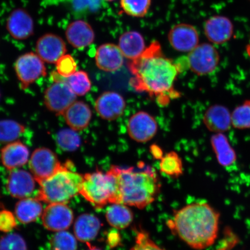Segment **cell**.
<instances>
[{"instance_id": "cell-1", "label": "cell", "mask_w": 250, "mask_h": 250, "mask_svg": "<svg viewBox=\"0 0 250 250\" xmlns=\"http://www.w3.org/2000/svg\"><path fill=\"white\" fill-rule=\"evenodd\" d=\"M128 67L133 76L130 85L137 92L155 97L162 105L176 96L178 93L173 87L180 68L166 57L158 42H152L142 56L128 63Z\"/></svg>"}, {"instance_id": "cell-2", "label": "cell", "mask_w": 250, "mask_h": 250, "mask_svg": "<svg viewBox=\"0 0 250 250\" xmlns=\"http://www.w3.org/2000/svg\"><path fill=\"white\" fill-rule=\"evenodd\" d=\"M220 217V213L208 203L199 202L177 211L167 226L190 248L203 250L216 240Z\"/></svg>"}, {"instance_id": "cell-3", "label": "cell", "mask_w": 250, "mask_h": 250, "mask_svg": "<svg viewBox=\"0 0 250 250\" xmlns=\"http://www.w3.org/2000/svg\"><path fill=\"white\" fill-rule=\"evenodd\" d=\"M112 167L118 176L121 203L143 209L155 201L161 186L154 168L143 162L136 167Z\"/></svg>"}, {"instance_id": "cell-4", "label": "cell", "mask_w": 250, "mask_h": 250, "mask_svg": "<svg viewBox=\"0 0 250 250\" xmlns=\"http://www.w3.org/2000/svg\"><path fill=\"white\" fill-rule=\"evenodd\" d=\"M80 194L97 209L121 203L118 179L113 167L105 173L96 170L84 175Z\"/></svg>"}, {"instance_id": "cell-5", "label": "cell", "mask_w": 250, "mask_h": 250, "mask_svg": "<svg viewBox=\"0 0 250 250\" xmlns=\"http://www.w3.org/2000/svg\"><path fill=\"white\" fill-rule=\"evenodd\" d=\"M70 164L62 165L53 176L39 183L37 199L51 203H65L80 193L83 176L71 170Z\"/></svg>"}, {"instance_id": "cell-6", "label": "cell", "mask_w": 250, "mask_h": 250, "mask_svg": "<svg viewBox=\"0 0 250 250\" xmlns=\"http://www.w3.org/2000/svg\"><path fill=\"white\" fill-rule=\"evenodd\" d=\"M15 71L23 89L47 74L44 62L33 52L26 53L17 59L15 63Z\"/></svg>"}, {"instance_id": "cell-7", "label": "cell", "mask_w": 250, "mask_h": 250, "mask_svg": "<svg viewBox=\"0 0 250 250\" xmlns=\"http://www.w3.org/2000/svg\"><path fill=\"white\" fill-rule=\"evenodd\" d=\"M220 55L213 46L202 43L189 52L187 63L193 73L198 76H206L212 73L220 62Z\"/></svg>"}, {"instance_id": "cell-8", "label": "cell", "mask_w": 250, "mask_h": 250, "mask_svg": "<svg viewBox=\"0 0 250 250\" xmlns=\"http://www.w3.org/2000/svg\"><path fill=\"white\" fill-rule=\"evenodd\" d=\"M77 96L66 83L59 81L54 82L45 90L43 101L48 110L62 115L76 102Z\"/></svg>"}, {"instance_id": "cell-9", "label": "cell", "mask_w": 250, "mask_h": 250, "mask_svg": "<svg viewBox=\"0 0 250 250\" xmlns=\"http://www.w3.org/2000/svg\"><path fill=\"white\" fill-rule=\"evenodd\" d=\"M29 166L31 173L39 183L53 176L62 167L57 155L47 148L36 149L31 155Z\"/></svg>"}, {"instance_id": "cell-10", "label": "cell", "mask_w": 250, "mask_h": 250, "mask_svg": "<svg viewBox=\"0 0 250 250\" xmlns=\"http://www.w3.org/2000/svg\"><path fill=\"white\" fill-rule=\"evenodd\" d=\"M127 129L131 139L143 143L154 138L157 133L158 126L152 115L145 111H139L130 118Z\"/></svg>"}, {"instance_id": "cell-11", "label": "cell", "mask_w": 250, "mask_h": 250, "mask_svg": "<svg viewBox=\"0 0 250 250\" xmlns=\"http://www.w3.org/2000/svg\"><path fill=\"white\" fill-rule=\"evenodd\" d=\"M73 212L65 203H51L42 214L43 226L46 229L61 232L68 229L73 223Z\"/></svg>"}, {"instance_id": "cell-12", "label": "cell", "mask_w": 250, "mask_h": 250, "mask_svg": "<svg viewBox=\"0 0 250 250\" xmlns=\"http://www.w3.org/2000/svg\"><path fill=\"white\" fill-rule=\"evenodd\" d=\"M170 45L177 51L190 52L198 45V31L192 25L181 23L175 25L168 34Z\"/></svg>"}, {"instance_id": "cell-13", "label": "cell", "mask_w": 250, "mask_h": 250, "mask_svg": "<svg viewBox=\"0 0 250 250\" xmlns=\"http://www.w3.org/2000/svg\"><path fill=\"white\" fill-rule=\"evenodd\" d=\"M126 102L124 97L115 92H105L98 97L95 102V109L103 120L112 121L123 115Z\"/></svg>"}, {"instance_id": "cell-14", "label": "cell", "mask_w": 250, "mask_h": 250, "mask_svg": "<svg viewBox=\"0 0 250 250\" xmlns=\"http://www.w3.org/2000/svg\"><path fill=\"white\" fill-rule=\"evenodd\" d=\"M36 49L37 54L43 62L52 64H56L67 51L64 41L52 33L41 37L37 42Z\"/></svg>"}, {"instance_id": "cell-15", "label": "cell", "mask_w": 250, "mask_h": 250, "mask_svg": "<svg viewBox=\"0 0 250 250\" xmlns=\"http://www.w3.org/2000/svg\"><path fill=\"white\" fill-rule=\"evenodd\" d=\"M7 29L14 39L24 40L34 33V21L30 15L23 9H16L9 15Z\"/></svg>"}, {"instance_id": "cell-16", "label": "cell", "mask_w": 250, "mask_h": 250, "mask_svg": "<svg viewBox=\"0 0 250 250\" xmlns=\"http://www.w3.org/2000/svg\"><path fill=\"white\" fill-rule=\"evenodd\" d=\"M95 62L100 70L114 72L123 67L124 56L118 46L114 43H104L97 49Z\"/></svg>"}, {"instance_id": "cell-17", "label": "cell", "mask_w": 250, "mask_h": 250, "mask_svg": "<svg viewBox=\"0 0 250 250\" xmlns=\"http://www.w3.org/2000/svg\"><path fill=\"white\" fill-rule=\"evenodd\" d=\"M35 179L26 170L17 168L12 170L9 174L7 184V189L14 198H27L35 188Z\"/></svg>"}, {"instance_id": "cell-18", "label": "cell", "mask_w": 250, "mask_h": 250, "mask_svg": "<svg viewBox=\"0 0 250 250\" xmlns=\"http://www.w3.org/2000/svg\"><path fill=\"white\" fill-rule=\"evenodd\" d=\"M203 123L208 130L215 133L226 132L232 125L229 109L219 104L212 105L206 111Z\"/></svg>"}, {"instance_id": "cell-19", "label": "cell", "mask_w": 250, "mask_h": 250, "mask_svg": "<svg viewBox=\"0 0 250 250\" xmlns=\"http://www.w3.org/2000/svg\"><path fill=\"white\" fill-rule=\"evenodd\" d=\"M65 37L72 46L81 49L92 44L95 39V34L88 23L78 20L68 25L65 30Z\"/></svg>"}, {"instance_id": "cell-20", "label": "cell", "mask_w": 250, "mask_h": 250, "mask_svg": "<svg viewBox=\"0 0 250 250\" xmlns=\"http://www.w3.org/2000/svg\"><path fill=\"white\" fill-rule=\"evenodd\" d=\"M204 30L206 36L210 42L221 44L230 40L233 27L228 18L216 16L206 21Z\"/></svg>"}, {"instance_id": "cell-21", "label": "cell", "mask_w": 250, "mask_h": 250, "mask_svg": "<svg viewBox=\"0 0 250 250\" xmlns=\"http://www.w3.org/2000/svg\"><path fill=\"white\" fill-rule=\"evenodd\" d=\"M29 150L20 141H15L1 149V160L8 170H14L27 164L29 159Z\"/></svg>"}, {"instance_id": "cell-22", "label": "cell", "mask_w": 250, "mask_h": 250, "mask_svg": "<svg viewBox=\"0 0 250 250\" xmlns=\"http://www.w3.org/2000/svg\"><path fill=\"white\" fill-rule=\"evenodd\" d=\"M65 123L71 129L82 131L88 127L92 120V112L89 106L83 101L75 102L63 115Z\"/></svg>"}, {"instance_id": "cell-23", "label": "cell", "mask_w": 250, "mask_h": 250, "mask_svg": "<svg viewBox=\"0 0 250 250\" xmlns=\"http://www.w3.org/2000/svg\"><path fill=\"white\" fill-rule=\"evenodd\" d=\"M118 46L124 57L130 61L139 58L146 48L142 34L134 31L122 34L119 39Z\"/></svg>"}, {"instance_id": "cell-24", "label": "cell", "mask_w": 250, "mask_h": 250, "mask_svg": "<svg viewBox=\"0 0 250 250\" xmlns=\"http://www.w3.org/2000/svg\"><path fill=\"white\" fill-rule=\"evenodd\" d=\"M102 223L95 215L84 214L77 219L74 224L75 236L80 242L88 243L98 235Z\"/></svg>"}, {"instance_id": "cell-25", "label": "cell", "mask_w": 250, "mask_h": 250, "mask_svg": "<svg viewBox=\"0 0 250 250\" xmlns=\"http://www.w3.org/2000/svg\"><path fill=\"white\" fill-rule=\"evenodd\" d=\"M210 142L219 164L226 168L232 167L236 165V152L223 133H216L212 136Z\"/></svg>"}, {"instance_id": "cell-26", "label": "cell", "mask_w": 250, "mask_h": 250, "mask_svg": "<svg viewBox=\"0 0 250 250\" xmlns=\"http://www.w3.org/2000/svg\"><path fill=\"white\" fill-rule=\"evenodd\" d=\"M106 220L108 224L117 229H124L130 226L133 220V214L127 205L114 203L106 211Z\"/></svg>"}, {"instance_id": "cell-27", "label": "cell", "mask_w": 250, "mask_h": 250, "mask_svg": "<svg viewBox=\"0 0 250 250\" xmlns=\"http://www.w3.org/2000/svg\"><path fill=\"white\" fill-rule=\"evenodd\" d=\"M42 206L39 199L24 198L15 206V215L21 223L28 224L39 218L42 214Z\"/></svg>"}, {"instance_id": "cell-28", "label": "cell", "mask_w": 250, "mask_h": 250, "mask_svg": "<svg viewBox=\"0 0 250 250\" xmlns=\"http://www.w3.org/2000/svg\"><path fill=\"white\" fill-rule=\"evenodd\" d=\"M51 77L54 82L62 81L66 83L77 96L85 95L91 89L92 83L88 74L83 70L76 71L68 77H62L57 72H54Z\"/></svg>"}, {"instance_id": "cell-29", "label": "cell", "mask_w": 250, "mask_h": 250, "mask_svg": "<svg viewBox=\"0 0 250 250\" xmlns=\"http://www.w3.org/2000/svg\"><path fill=\"white\" fill-rule=\"evenodd\" d=\"M26 130L23 124L12 120H0V144L15 142Z\"/></svg>"}, {"instance_id": "cell-30", "label": "cell", "mask_w": 250, "mask_h": 250, "mask_svg": "<svg viewBox=\"0 0 250 250\" xmlns=\"http://www.w3.org/2000/svg\"><path fill=\"white\" fill-rule=\"evenodd\" d=\"M159 167L162 172L171 177H179L183 173L182 160L176 152L171 151L164 155Z\"/></svg>"}, {"instance_id": "cell-31", "label": "cell", "mask_w": 250, "mask_h": 250, "mask_svg": "<svg viewBox=\"0 0 250 250\" xmlns=\"http://www.w3.org/2000/svg\"><path fill=\"white\" fill-rule=\"evenodd\" d=\"M56 142L62 149L71 152L80 147L81 140L77 131L70 128L59 131L56 134Z\"/></svg>"}, {"instance_id": "cell-32", "label": "cell", "mask_w": 250, "mask_h": 250, "mask_svg": "<svg viewBox=\"0 0 250 250\" xmlns=\"http://www.w3.org/2000/svg\"><path fill=\"white\" fill-rule=\"evenodd\" d=\"M151 0H121V7L125 14L133 17H145L151 6Z\"/></svg>"}, {"instance_id": "cell-33", "label": "cell", "mask_w": 250, "mask_h": 250, "mask_svg": "<svg viewBox=\"0 0 250 250\" xmlns=\"http://www.w3.org/2000/svg\"><path fill=\"white\" fill-rule=\"evenodd\" d=\"M231 118L232 126L236 129H250V100L234 108Z\"/></svg>"}, {"instance_id": "cell-34", "label": "cell", "mask_w": 250, "mask_h": 250, "mask_svg": "<svg viewBox=\"0 0 250 250\" xmlns=\"http://www.w3.org/2000/svg\"><path fill=\"white\" fill-rule=\"evenodd\" d=\"M65 1L74 14L83 15L95 13L101 8L102 0H62Z\"/></svg>"}, {"instance_id": "cell-35", "label": "cell", "mask_w": 250, "mask_h": 250, "mask_svg": "<svg viewBox=\"0 0 250 250\" xmlns=\"http://www.w3.org/2000/svg\"><path fill=\"white\" fill-rule=\"evenodd\" d=\"M50 243L52 250H77V249L76 239L65 230L55 234Z\"/></svg>"}, {"instance_id": "cell-36", "label": "cell", "mask_w": 250, "mask_h": 250, "mask_svg": "<svg viewBox=\"0 0 250 250\" xmlns=\"http://www.w3.org/2000/svg\"><path fill=\"white\" fill-rule=\"evenodd\" d=\"M0 250H27L26 242L20 235L12 233L0 239Z\"/></svg>"}, {"instance_id": "cell-37", "label": "cell", "mask_w": 250, "mask_h": 250, "mask_svg": "<svg viewBox=\"0 0 250 250\" xmlns=\"http://www.w3.org/2000/svg\"><path fill=\"white\" fill-rule=\"evenodd\" d=\"M57 73L63 77H68L77 71V65L74 58L70 55L65 54L56 62Z\"/></svg>"}, {"instance_id": "cell-38", "label": "cell", "mask_w": 250, "mask_h": 250, "mask_svg": "<svg viewBox=\"0 0 250 250\" xmlns=\"http://www.w3.org/2000/svg\"><path fill=\"white\" fill-rule=\"evenodd\" d=\"M130 250H165L156 245L149 237V234L141 230L137 232L135 245Z\"/></svg>"}, {"instance_id": "cell-39", "label": "cell", "mask_w": 250, "mask_h": 250, "mask_svg": "<svg viewBox=\"0 0 250 250\" xmlns=\"http://www.w3.org/2000/svg\"><path fill=\"white\" fill-rule=\"evenodd\" d=\"M17 224L14 215L7 210L0 211V231L10 232L17 227Z\"/></svg>"}, {"instance_id": "cell-40", "label": "cell", "mask_w": 250, "mask_h": 250, "mask_svg": "<svg viewBox=\"0 0 250 250\" xmlns=\"http://www.w3.org/2000/svg\"><path fill=\"white\" fill-rule=\"evenodd\" d=\"M121 238L120 234L117 231H112L108 234L107 243L111 248H115L120 245Z\"/></svg>"}, {"instance_id": "cell-41", "label": "cell", "mask_w": 250, "mask_h": 250, "mask_svg": "<svg viewBox=\"0 0 250 250\" xmlns=\"http://www.w3.org/2000/svg\"><path fill=\"white\" fill-rule=\"evenodd\" d=\"M150 152L156 159H161L163 157V151L162 148L158 145H153L150 146Z\"/></svg>"}, {"instance_id": "cell-42", "label": "cell", "mask_w": 250, "mask_h": 250, "mask_svg": "<svg viewBox=\"0 0 250 250\" xmlns=\"http://www.w3.org/2000/svg\"><path fill=\"white\" fill-rule=\"evenodd\" d=\"M87 250H102L99 248H96V247L89 246V249Z\"/></svg>"}, {"instance_id": "cell-43", "label": "cell", "mask_w": 250, "mask_h": 250, "mask_svg": "<svg viewBox=\"0 0 250 250\" xmlns=\"http://www.w3.org/2000/svg\"><path fill=\"white\" fill-rule=\"evenodd\" d=\"M246 49H247V52H248V54L250 57V43H249V44L248 45V46H247Z\"/></svg>"}, {"instance_id": "cell-44", "label": "cell", "mask_w": 250, "mask_h": 250, "mask_svg": "<svg viewBox=\"0 0 250 250\" xmlns=\"http://www.w3.org/2000/svg\"><path fill=\"white\" fill-rule=\"evenodd\" d=\"M105 1H114V0H105Z\"/></svg>"}, {"instance_id": "cell-45", "label": "cell", "mask_w": 250, "mask_h": 250, "mask_svg": "<svg viewBox=\"0 0 250 250\" xmlns=\"http://www.w3.org/2000/svg\"><path fill=\"white\" fill-rule=\"evenodd\" d=\"M0 96H1V95H0Z\"/></svg>"}]
</instances>
